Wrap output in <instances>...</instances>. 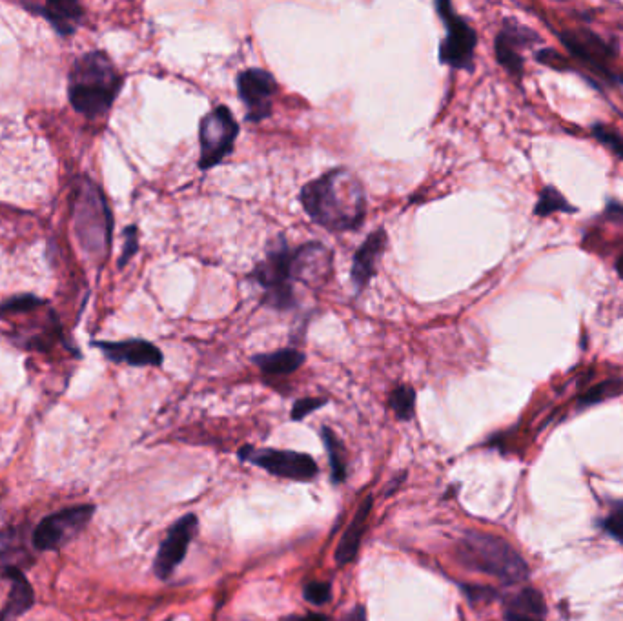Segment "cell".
Segmentation results:
<instances>
[{
	"mask_svg": "<svg viewBox=\"0 0 623 621\" xmlns=\"http://www.w3.org/2000/svg\"><path fill=\"white\" fill-rule=\"evenodd\" d=\"M197 525H199L197 516L186 514L184 518L175 523L172 529L168 530V536L161 543L154 565L155 574L161 580H168L174 574L175 569L183 563L188 547L197 532Z\"/></svg>",
	"mask_w": 623,
	"mask_h": 621,
	"instance_id": "obj_13",
	"label": "cell"
},
{
	"mask_svg": "<svg viewBox=\"0 0 623 621\" xmlns=\"http://www.w3.org/2000/svg\"><path fill=\"white\" fill-rule=\"evenodd\" d=\"M576 212H578V208L572 206L567 201V197L556 186L547 184V186H543L532 214L536 217H549L552 214H576Z\"/></svg>",
	"mask_w": 623,
	"mask_h": 621,
	"instance_id": "obj_22",
	"label": "cell"
},
{
	"mask_svg": "<svg viewBox=\"0 0 623 621\" xmlns=\"http://www.w3.org/2000/svg\"><path fill=\"white\" fill-rule=\"evenodd\" d=\"M239 456L243 461H250L261 469L268 470L274 476L281 478L296 479V481H310L317 476L319 467L316 459L308 454L292 452V450H272V448L245 447Z\"/></svg>",
	"mask_w": 623,
	"mask_h": 621,
	"instance_id": "obj_10",
	"label": "cell"
},
{
	"mask_svg": "<svg viewBox=\"0 0 623 621\" xmlns=\"http://www.w3.org/2000/svg\"><path fill=\"white\" fill-rule=\"evenodd\" d=\"M605 219L609 221H623V204L618 201H609L605 204Z\"/></svg>",
	"mask_w": 623,
	"mask_h": 621,
	"instance_id": "obj_33",
	"label": "cell"
},
{
	"mask_svg": "<svg viewBox=\"0 0 623 621\" xmlns=\"http://www.w3.org/2000/svg\"><path fill=\"white\" fill-rule=\"evenodd\" d=\"M558 39L572 57L582 62L594 75L607 81H618V75L611 72V62L620 51L616 42L605 41L591 30H563L558 33Z\"/></svg>",
	"mask_w": 623,
	"mask_h": 621,
	"instance_id": "obj_8",
	"label": "cell"
},
{
	"mask_svg": "<svg viewBox=\"0 0 623 621\" xmlns=\"http://www.w3.org/2000/svg\"><path fill=\"white\" fill-rule=\"evenodd\" d=\"M123 88V75L104 51H90L73 62L68 99L88 119L103 117Z\"/></svg>",
	"mask_w": 623,
	"mask_h": 621,
	"instance_id": "obj_2",
	"label": "cell"
},
{
	"mask_svg": "<svg viewBox=\"0 0 623 621\" xmlns=\"http://www.w3.org/2000/svg\"><path fill=\"white\" fill-rule=\"evenodd\" d=\"M4 576L11 581L10 596L4 609L0 611V621H15L24 612H28L35 601V594L30 581L22 574L19 567H6Z\"/></svg>",
	"mask_w": 623,
	"mask_h": 621,
	"instance_id": "obj_18",
	"label": "cell"
},
{
	"mask_svg": "<svg viewBox=\"0 0 623 621\" xmlns=\"http://www.w3.org/2000/svg\"><path fill=\"white\" fill-rule=\"evenodd\" d=\"M387 248H389V234L385 230H376L374 234L368 235L363 245L359 246L358 252L354 254L350 272L358 294L367 288L370 279L376 275L379 257L387 252Z\"/></svg>",
	"mask_w": 623,
	"mask_h": 621,
	"instance_id": "obj_16",
	"label": "cell"
},
{
	"mask_svg": "<svg viewBox=\"0 0 623 621\" xmlns=\"http://www.w3.org/2000/svg\"><path fill=\"white\" fill-rule=\"evenodd\" d=\"M547 605L536 589H523L512 594L503 605L505 621H545Z\"/></svg>",
	"mask_w": 623,
	"mask_h": 621,
	"instance_id": "obj_19",
	"label": "cell"
},
{
	"mask_svg": "<svg viewBox=\"0 0 623 621\" xmlns=\"http://www.w3.org/2000/svg\"><path fill=\"white\" fill-rule=\"evenodd\" d=\"M305 359H307L305 354L297 348H285V350H276L270 354H257L252 357L254 365H257L265 376L294 374L297 368L303 367Z\"/></svg>",
	"mask_w": 623,
	"mask_h": 621,
	"instance_id": "obj_21",
	"label": "cell"
},
{
	"mask_svg": "<svg viewBox=\"0 0 623 621\" xmlns=\"http://www.w3.org/2000/svg\"><path fill=\"white\" fill-rule=\"evenodd\" d=\"M237 90L246 106V121L261 123L272 115L277 82L274 75L261 68H248L237 77Z\"/></svg>",
	"mask_w": 623,
	"mask_h": 621,
	"instance_id": "obj_12",
	"label": "cell"
},
{
	"mask_svg": "<svg viewBox=\"0 0 623 621\" xmlns=\"http://www.w3.org/2000/svg\"><path fill=\"white\" fill-rule=\"evenodd\" d=\"M299 199L314 223L336 234L358 230L367 217L363 183L347 168H334L305 184Z\"/></svg>",
	"mask_w": 623,
	"mask_h": 621,
	"instance_id": "obj_1",
	"label": "cell"
},
{
	"mask_svg": "<svg viewBox=\"0 0 623 621\" xmlns=\"http://www.w3.org/2000/svg\"><path fill=\"white\" fill-rule=\"evenodd\" d=\"M137 234H139V232H137L135 226H128V228L124 230L123 255H121V259H119V266H121V268L128 265V261H130L133 255L137 254V250H139V235Z\"/></svg>",
	"mask_w": 623,
	"mask_h": 621,
	"instance_id": "obj_29",
	"label": "cell"
},
{
	"mask_svg": "<svg viewBox=\"0 0 623 621\" xmlns=\"http://www.w3.org/2000/svg\"><path fill=\"white\" fill-rule=\"evenodd\" d=\"M327 405V399L323 398H305L299 399L294 408H292V419L294 421H301V419L307 418L310 412H314L317 408Z\"/></svg>",
	"mask_w": 623,
	"mask_h": 621,
	"instance_id": "obj_31",
	"label": "cell"
},
{
	"mask_svg": "<svg viewBox=\"0 0 623 621\" xmlns=\"http://www.w3.org/2000/svg\"><path fill=\"white\" fill-rule=\"evenodd\" d=\"M332 274V252L321 243H307L292 252L294 283L316 288L325 285Z\"/></svg>",
	"mask_w": 623,
	"mask_h": 621,
	"instance_id": "obj_14",
	"label": "cell"
},
{
	"mask_svg": "<svg viewBox=\"0 0 623 621\" xmlns=\"http://www.w3.org/2000/svg\"><path fill=\"white\" fill-rule=\"evenodd\" d=\"M345 621H367V612H365V607H356L354 611L350 612L347 616V620Z\"/></svg>",
	"mask_w": 623,
	"mask_h": 621,
	"instance_id": "obj_34",
	"label": "cell"
},
{
	"mask_svg": "<svg viewBox=\"0 0 623 621\" xmlns=\"http://www.w3.org/2000/svg\"><path fill=\"white\" fill-rule=\"evenodd\" d=\"M321 436H323L325 447H327L328 458H330L332 481H334V483H341V481H345V478H347V458H345L343 443H341L338 436L327 427L321 430Z\"/></svg>",
	"mask_w": 623,
	"mask_h": 621,
	"instance_id": "obj_23",
	"label": "cell"
},
{
	"mask_svg": "<svg viewBox=\"0 0 623 621\" xmlns=\"http://www.w3.org/2000/svg\"><path fill=\"white\" fill-rule=\"evenodd\" d=\"M623 392V379H609V381H603L600 385L587 390L580 398V405L582 407H591V405H598L605 399L616 398Z\"/></svg>",
	"mask_w": 623,
	"mask_h": 621,
	"instance_id": "obj_25",
	"label": "cell"
},
{
	"mask_svg": "<svg viewBox=\"0 0 623 621\" xmlns=\"http://www.w3.org/2000/svg\"><path fill=\"white\" fill-rule=\"evenodd\" d=\"M22 8L33 11L52 24L55 31L66 37L72 35L82 22L84 10L79 2L73 0H52V2H24Z\"/></svg>",
	"mask_w": 623,
	"mask_h": 621,
	"instance_id": "obj_17",
	"label": "cell"
},
{
	"mask_svg": "<svg viewBox=\"0 0 623 621\" xmlns=\"http://www.w3.org/2000/svg\"><path fill=\"white\" fill-rule=\"evenodd\" d=\"M73 223L75 234L88 254L97 259L108 254L112 241V212L101 188L88 177H82L75 194Z\"/></svg>",
	"mask_w": 623,
	"mask_h": 621,
	"instance_id": "obj_4",
	"label": "cell"
},
{
	"mask_svg": "<svg viewBox=\"0 0 623 621\" xmlns=\"http://www.w3.org/2000/svg\"><path fill=\"white\" fill-rule=\"evenodd\" d=\"M614 268H616V272H618V275L622 277L623 281V254L616 259V265H614Z\"/></svg>",
	"mask_w": 623,
	"mask_h": 621,
	"instance_id": "obj_36",
	"label": "cell"
},
{
	"mask_svg": "<svg viewBox=\"0 0 623 621\" xmlns=\"http://www.w3.org/2000/svg\"><path fill=\"white\" fill-rule=\"evenodd\" d=\"M458 560L472 571L485 572L514 585L527 580L529 567L507 541L485 532H467L458 545Z\"/></svg>",
	"mask_w": 623,
	"mask_h": 621,
	"instance_id": "obj_3",
	"label": "cell"
},
{
	"mask_svg": "<svg viewBox=\"0 0 623 621\" xmlns=\"http://www.w3.org/2000/svg\"><path fill=\"white\" fill-rule=\"evenodd\" d=\"M538 44H543L542 35L538 31L532 30L516 19H505L494 41L496 61L505 72L511 73L514 77H521L525 68L523 51Z\"/></svg>",
	"mask_w": 623,
	"mask_h": 621,
	"instance_id": "obj_11",
	"label": "cell"
},
{
	"mask_svg": "<svg viewBox=\"0 0 623 621\" xmlns=\"http://www.w3.org/2000/svg\"><path fill=\"white\" fill-rule=\"evenodd\" d=\"M41 303V299H37V297L33 296L15 297V299H10L8 303H4V305L0 306V312H13V314H17V312H28V310L37 308Z\"/></svg>",
	"mask_w": 623,
	"mask_h": 621,
	"instance_id": "obj_30",
	"label": "cell"
},
{
	"mask_svg": "<svg viewBox=\"0 0 623 621\" xmlns=\"http://www.w3.org/2000/svg\"><path fill=\"white\" fill-rule=\"evenodd\" d=\"M305 598L312 605H325L332 598L330 585L325 581H312L305 587Z\"/></svg>",
	"mask_w": 623,
	"mask_h": 621,
	"instance_id": "obj_28",
	"label": "cell"
},
{
	"mask_svg": "<svg viewBox=\"0 0 623 621\" xmlns=\"http://www.w3.org/2000/svg\"><path fill=\"white\" fill-rule=\"evenodd\" d=\"M602 527L623 545V501L614 505L611 514L603 520Z\"/></svg>",
	"mask_w": 623,
	"mask_h": 621,
	"instance_id": "obj_27",
	"label": "cell"
},
{
	"mask_svg": "<svg viewBox=\"0 0 623 621\" xmlns=\"http://www.w3.org/2000/svg\"><path fill=\"white\" fill-rule=\"evenodd\" d=\"M370 510H372V496L363 499V503L359 505L354 520L348 525L345 534H343V538L339 541L338 550H336V561H338V565H348L350 561L358 556L361 541H363L365 530H367Z\"/></svg>",
	"mask_w": 623,
	"mask_h": 621,
	"instance_id": "obj_20",
	"label": "cell"
},
{
	"mask_svg": "<svg viewBox=\"0 0 623 621\" xmlns=\"http://www.w3.org/2000/svg\"><path fill=\"white\" fill-rule=\"evenodd\" d=\"M389 405L401 421H409L416 412V390L407 385L394 388L390 394Z\"/></svg>",
	"mask_w": 623,
	"mask_h": 621,
	"instance_id": "obj_24",
	"label": "cell"
},
{
	"mask_svg": "<svg viewBox=\"0 0 623 621\" xmlns=\"http://www.w3.org/2000/svg\"><path fill=\"white\" fill-rule=\"evenodd\" d=\"M285 621H328L323 614H307V616H294Z\"/></svg>",
	"mask_w": 623,
	"mask_h": 621,
	"instance_id": "obj_35",
	"label": "cell"
},
{
	"mask_svg": "<svg viewBox=\"0 0 623 621\" xmlns=\"http://www.w3.org/2000/svg\"><path fill=\"white\" fill-rule=\"evenodd\" d=\"M250 279L263 288V303L276 310H292L297 305L292 279V250L285 235H277L266 250V257L257 263Z\"/></svg>",
	"mask_w": 623,
	"mask_h": 621,
	"instance_id": "obj_5",
	"label": "cell"
},
{
	"mask_svg": "<svg viewBox=\"0 0 623 621\" xmlns=\"http://www.w3.org/2000/svg\"><path fill=\"white\" fill-rule=\"evenodd\" d=\"M93 512H95L93 505H77L72 509L50 514L33 530L31 536L33 547L42 552L61 549L62 545H66L68 541L81 534L92 520Z\"/></svg>",
	"mask_w": 623,
	"mask_h": 621,
	"instance_id": "obj_9",
	"label": "cell"
},
{
	"mask_svg": "<svg viewBox=\"0 0 623 621\" xmlns=\"http://www.w3.org/2000/svg\"><path fill=\"white\" fill-rule=\"evenodd\" d=\"M463 591L467 594L470 603H489L496 598V592L491 587H480V585H463Z\"/></svg>",
	"mask_w": 623,
	"mask_h": 621,
	"instance_id": "obj_32",
	"label": "cell"
},
{
	"mask_svg": "<svg viewBox=\"0 0 623 621\" xmlns=\"http://www.w3.org/2000/svg\"><path fill=\"white\" fill-rule=\"evenodd\" d=\"M436 10L447 28V37L441 41L440 62L452 70L474 72L478 33L469 22L456 13L449 0H438Z\"/></svg>",
	"mask_w": 623,
	"mask_h": 621,
	"instance_id": "obj_6",
	"label": "cell"
},
{
	"mask_svg": "<svg viewBox=\"0 0 623 621\" xmlns=\"http://www.w3.org/2000/svg\"><path fill=\"white\" fill-rule=\"evenodd\" d=\"M95 347L103 350L104 356L113 363H126L130 367H161L164 356L154 343L144 339H126V341H101Z\"/></svg>",
	"mask_w": 623,
	"mask_h": 621,
	"instance_id": "obj_15",
	"label": "cell"
},
{
	"mask_svg": "<svg viewBox=\"0 0 623 621\" xmlns=\"http://www.w3.org/2000/svg\"><path fill=\"white\" fill-rule=\"evenodd\" d=\"M591 133L598 143L607 146L611 152L623 161V135L609 124L596 123L591 126Z\"/></svg>",
	"mask_w": 623,
	"mask_h": 621,
	"instance_id": "obj_26",
	"label": "cell"
},
{
	"mask_svg": "<svg viewBox=\"0 0 623 621\" xmlns=\"http://www.w3.org/2000/svg\"><path fill=\"white\" fill-rule=\"evenodd\" d=\"M239 135V123L234 113L226 106H217L212 112L206 113L199 126V168L210 170L223 163L230 153L234 152L235 141Z\"/></svg>",
	"mask_w": 623,
	"mask_h": 621,
	"instance_id": "obj_7",
	"label": "cell"
}]
</instances>
